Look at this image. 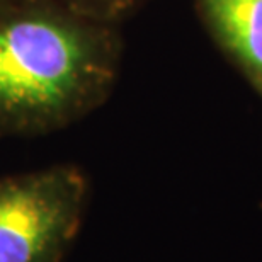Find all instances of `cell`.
Listing matches in <instances>:
<instances>
[{
  "mask_svg": "<svg viewBox=\"0 0 262 262\" xmlns=\"http://www.w3.org/2000/svg\"><path fill=\"white\" fill-rule=\"evenodd\" d=\"M104 2H109V4H116V5H124L129 0H104Z\"/></svg>",
  "mask_w": 262,
  "mask_h": 262,
  "instance_id": "cell-4",
  "label": "cell"
},
{
  "mask_svg": "<svg viewBox=\"0 0 262 262\" xmlns=\"http://www.w3.org/2000/svg\"><path fill=\"white\" fill-rule=\"evenodd\" d=\"M87 198V179L73 165L0 177V262H63Z\"/></svg>",
  "mask_w": 262,
  "mask_h": 262,
  "instance_id": "cell-2",
  "label": "cell"
},
{
  "mask_svg": "<svg viewBox=\"0 0 262 262\" xmlns=\"http://www.w3.org/2000/svg\"><path fill=\"white\" fill-rule=\"evenodd\" d=\"M102 33L51 14L0 23V135L61 126L92 107L111 78Z\"/></svg>",
  "mask_w": 262,
  "mask_h": 262,
  "instance_id": "cell-1",
  "label": "cell"
},
{
  "mask_svg": "<svg viewBox=\"0 0 262 262\" xmlns=\"http://www.w3.org/2000/svg\"><path fill=\"white\" fill-rule=\"evenodd\" d=\"M216 39L262 94V0H199Z\"/></svg>",
  "mask_w": 262,
  "mask_h": 262,
  "instance_id": "cell-3",
  "label": "cell"
}]
</instances>
